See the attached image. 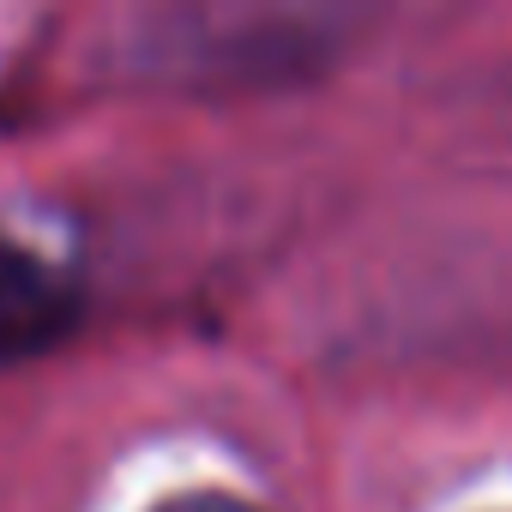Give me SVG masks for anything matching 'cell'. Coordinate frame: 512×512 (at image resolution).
Returning <instances> with one entry per match:
<instances>
[{
  "label": "cell",
  "mask_w": 512,
  "mask_h": 512,
  "mask_svg": "<svg viewBox=\"0 0 512 512\" xmlns=\"http://www.w3.org/2000/svg\"><path fill=\"white\" fill-rule=\"evenodd\" d=\"M79 314L73 272L0 223V362L55 344Z\"/></svg>",
  "instance_id": "obj_1"
},
{
  "label": "cell",
  "mask_w": 512,
  "mask_h": 512,
  "mask_svg": "<svg viewBox=\"0 0 512 512\" xmlns=\"http://www.w3.org/2000/svg\"><path fill=\"white\" fill-rule=\"evenodd\" d=\"M157 512H260V506H247L235 494H181V500H163Z\"/></svg>",
  "instance_id": "obj_2"
}]
</instances>
